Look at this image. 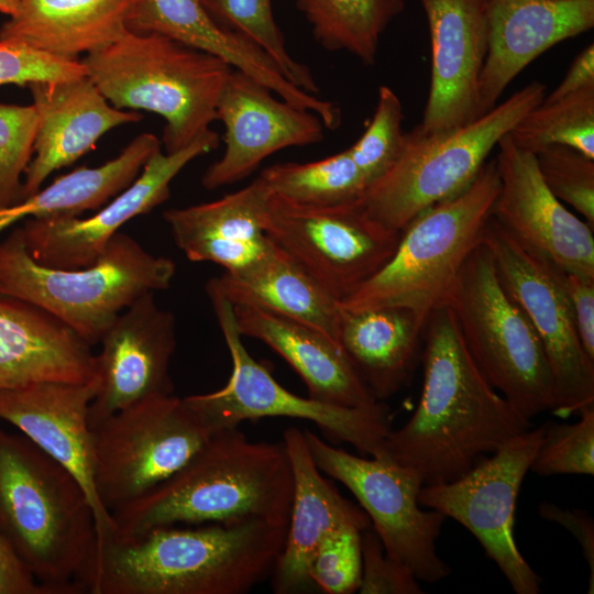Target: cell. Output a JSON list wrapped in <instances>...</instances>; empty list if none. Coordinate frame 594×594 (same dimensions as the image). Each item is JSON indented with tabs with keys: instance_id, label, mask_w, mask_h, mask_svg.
<instances>
[{
	"instance_id": "obj_15",
	"label": "cell",
	"mask_w": 594,
	"mask_h": 594,
	"mask_svg": "<svg viewBox=\"0 0 594 594\" xmlns=\"http://www.w3.org/2000/svg\"><path fill=\"white\" fill-rule=\"evenodd\" d=\"M483 244L498 278L535 329L551 372L556 404L565 418L594 405V360L585 352L572 309L543 263L519 245L492 218Z\"/></svg>"
},
{
	"instance_id": "obj_37",
	"label": "cell",
	"mask_w": 594,
	"mask_h": 594,
	"mask_svg": "<svg viewBox=\"0 0 594 594\" xmlns=\"http://www.w3.org/2000/svg\"><path fill=\"white\" fill-rule=\"evenodd\" d=\"M399 97L388 86L378 88L374 113L363 134L348 151L363 174L369 187L380 179L399 158L406 132Z\"/></svg>"
},
{
	"instance_id": "obj_5",
	"label": "cell",
	"mask_w": 594,
	"mask_h": 594,
	"mask_svg": "<svg viewBox=\"0 0 594 594\" xmlns=\"http://www.w3.org/2000/svg\"><path fill=\"white\" fill-rule=\"evenodd\" d=\"M81 62L113 107L154 112L165 120L166 153L186 147L210 129L232 72L220 58L165 35L130 30Z\"/></svg>"
},
{
	"instance_id": "obj_30",
	"label": "cell",
	"mask_w": 594,
	"mask_h": 594,
	"mask_svg": "<svg viewBox=\"0 0 594 594\" xmlns=\"http://www.w3.org/2000/svg\"><path fill=\"white\" fill-rule=\"evenodd\" d=\"M133 0H21L0 40L77 59L120 38Z\"/></svg>"
},
{
	"instance_id": "obj_47",
	"label": "cell",
	"mask_w": 594,
	"mask_h": 594,
	"mask_svg": "<svg viewBox=\"0 0 594 594\" xmlns=\"http://www.w3.org/2000/svg\"><path fill=\"white\" fill-rule=\"evenodd\" d=\"M590 84H594V45L591 43L572 61L564 78L542 101L561 99Z\"/></svg>"
},
{
	"instance_id": "obj_24",
	"label": "cell",
	"mask_w": 594,
	"mask_h": 594,
	"mask_svg": "<svg viewBox=\"0 0 594 594\" xmlns=\"http://www.w3.org/2000/svg\"><path fill=\"white\" fill-rule=\"evenodd\" d=\"M128 30L157 33L220 58L231 68L252 77L284 101L333 120L337 107L293 85L275 62L243 34L221 28L201 0H133Z\"/></svg>"
},
{
	"instance_id": "obj_11",
	"label": "cell",
	"mask_w": 594,
	"mask_h": 594,
	"mask_svg": "<svg viewBox=\"0 0 594 594\" xmlns=\"http://www.w3.org/2000/svg\"><path fill=\"white\" fill-rule=\"evenodd\" d=\"M91 430L96 493L109 514L175 474L211 436L174 394L135 403Z\"/></svg>"
},
{
	"instance_id": "obj_43",
	"label": "cell",
	"mask_w": 594,
	"mask_h": 594,
	"mask_svg": "<svg viewBox=\"0 0 594 594\" xmlns=\"http://www.w3.org/2000/svg\"><path fill=\"white\" fill-rule=\"evenodd\" d=\"M362 573L358 591L361 594H421L418 579L411 570L386 554L371 527L361 532Z\"/></svg>"
},
{
	"instance_id": "obj_46",
	"label": "cell",
	"mask_w": 594,
	"mask_h": 594,
	"mask_svg": "<svg viewBox=\"0 0 594 594\" xmlns=\"http://www.w3.org/2000/svg\"><path fill=\"white\" fill-rule=\"evenodd\" d=\"M0 594H48L0 534Z\"/></svg>"
},
{
	"instance_id": "obj_1",
	"label": "cell",
	"mask_w": 594,
	"mask_h": 594,
	"mask_svg": "<svg viewBox=\"0 0 594 594\" xmlns=\"http://www.w3.org/2000/svg\"><path fill=\"white\" fill-rule=\"evenodd\" d=\"M422 343L418 406L404 426L391 430L385 452L416 471L424 485H433L461 476L531 424L486 381L448 305L429 315Z\"/></svg>"
},
{
	"instance_id": "obj_23",
	"label": "cell",
	"mask_w": 594,
	"mask_h": 594,
	"mask_svg": "<svg viewBox=\"0 0 594 594\" xmlns=\"http://www.w3.org/2000/svg\"><path fill=\"white\" fill-rule=\"evenodd\" d=\"M28 87L37 127L33 155L23 176L22 199L40 190L53 172L88 153L108 131L142 118L135 111L113 107L87 75Z\"/></svg>"
},
{
	"instance_id": "obj_12",
	"label": "cell",
	"mask_w": 594,
	"mask_h": 594,
	"mask_svg": "<svg viewBox=\"0 0 594 594\" xmlns=\"http://www.w3.org/2000/svg\"><path fill=\"white\" fill-rule=\"evenodd\" d=\"M318 469L342 483L367 514L387 556L408 566L418 581L438 582L450 574L437 554L436 540L447 518L422 510L419 474L387 457H356L304 430Z\"/></svg>"
},
{
	"instance_id": "obj_16",
	"label": "cell",
	"mask_w": 594,
	"mask_h": 594,
	"mask_svg": "<svg viewBox=\"0 0 594 594\" xmlns=\"http://www.w3.org/2000/svg\"><path fill=\"white\" fill-rule=\"evenodd\" d=\"M220 138L211 129L173 153L154 151L139 176L91 217L28 219L21 228L25 246L37 263L63 270L94 264L119 229L170 196V183L195 158L216 150Z\"/></svg>"
},
{
	"instance_id": "obj_2",
	"label": "cell",
	"mask_w": 594,
	"mask_h": 594,
	"mask_svg": "<svg viewBox=\"0 0 594 594\" xmlns=\"http://www.w3.org/2000/svg\"><path fill=\"white\" fill-rule=\"evenodd\" d=\"M287 525L250 519L113 534L97 548L87 592L244 594L271 578Z\"/></svg>"
},
{
	"instance_id": "obj_42",
	"label": "cell",
	"mask_w": 594,
	"mask_h": 594,
	"mask_svg": "<svg viewBox=\"0 0 594 594\" xmlns=\"http://www.w3.org/2000/svg\"><path fill=\"white\" fill-rule=\"evenodd\" d=\"M87 75L81 61L57 57L23 44L0 40V86H29Z\"/></svg>"
},
{
	"instance_id": "obj_22",
	"label": "cell",
	"mask_w": 594,
	"mask_h": 594,
	"mask_svg": "<svg viewBox=\"0 0 594 594\" xmlns=\"http://www.w3.org/2000/svg\"><path fill=\"white\" fill-rule=\"evenodd\" d=\"M488 43L479 112L492 110L507 86L550 47L594 26V0H487Z\"/></svg>"
},
{
	"instance_id": "obj_29",
	"label": "cell",
	"mask_w": 594,
	"mask_h": 594,
	"mask_svg": "<svg viewBox=\"0 0 594 594\" xmlns=\"http://www.w3.org/2000/svg\"><path fill=\"white\" fill-rule=\"evenodd\" d=\"M427 319L398 306L340 308L338 342L377 400L389 398L410 380Z\"/></svg>"
},
{
	"instance_id": "obj_8",
	"label": "cell",
	"mask_w": 594,
	"mask_h": 594,
	"mask_svg": "<svg viewBox=\"0 0 594 594\" xmlns=\"http://www.w3.org/2000/svg\"><path fill=\"white\" fill-rule=\"evenodd\" d=\"M538 80L457 130L424 135L406 132L403 153L358 201L382 227L402 232L419 213L463 193L499 140L546 96Z\"/></svg>"
},
{
	"instance_id": "obj_33",
	"label": "cell",
	"mask_w": 594,
	"mask_h": 594,
	"mask_svg": "<svg viewBox=\"0 0 594 594\" xmlns=\"http://www.w3.org/2000/svg\"><path fill=\"white\" fill-rule=\"evenodd\" d=\"M315 40L329 52H346L375 64L382 34L403 12L404 0H296Z\"/></svg>"
},
{
	"instance_id": "obj_39",
	"label": "cell",
	"mask_w": 594,
	"mask_h": 594,
	"mask_svg": "<svg viewBox=\"0 0 594 594\" xmlns=\"http://www.w3.org/2000/svg\"><path fill=\"white\" fill-rule=\"evenodd\" d=\"M535 156L549 190L594 229V158L560 144L546 146Z\"/></svg>"
},
{
	"instance_id": "obj_18",
	"label": "cell",
	"mask_w": 594,
	"mask_h": 594,
	"mask_svg": "<svg viewBox=\"0 0 594 594\" xmlns=\"http://www.w3.org/2000/svg\"><path fill=\"white\" fill-rule=\"evenodd\" d=\"M99 343L90 427L135 403L173 394L169 363L176 348V319L157 305L154 293L124 309Z\"/></svg>"
},
{
	"instance_id": "obj_32",
	"label": "cell",
	"mask_w": 594,
	"mask_h": 594,
	"mask_svg": "<svg viewBox=\"0 0 594 594\" xmlns=\"http://www.w3.org/2000/svg\"><path fill=\"white\" fill-rule=\"evenodd\" d=\"M160 146L154 134H139L105 164L78 167L18 204L0 208V231L24 218L77 217L102 207L139 176Z\"/></svg>"
},
{
	"instance_id": "obj_31",
	"label": "cell",
	"mask_w": 594,
	"mask_h": 594,
	"mask_svg": "<svg viewBox=\"0 0 594 594\" xmlns=\"http://www.w3.org/2000/svg\"><path fill=\"white\" fill-rule=\"evenodd\" d=\"M231 304H248L306 323L338 342L339 300L275 243L254 263L208 280ZM339 343V342H338Z\"/></svg>"
},
{
	"instance_id": "obj_7",
	"label": "cell",
	"mask_w": 594,
	"mask_h": 594,
	"mask_svg": "<svg viewBox=\"0 0 594 594\" xmlns=\"http://www.w3.org/2000/svg\"><path fill=\"white\" fill-rule=\"evenodd\" d=\"M499 186L495 160L486 161L469 188L405 227L388 261L341 299L340 308L398 306L429 317L446 306L463 264L482 241Z\"/></svg>"
},
{
	"instance_id": "obj_13",
	"label": "cell",
	"mask_w": 594,
	"mask_h": 594,
	"mask_svg": "<svg viewBox=\"0 0 594 594\" xmlns=\"http://www.w3.org/2000/svg\"><path fill=\"white\" fill-rule=\"evenodd\" d=\"M543 427L512 438L453 481L422 485L418 502L460 522L479 540L517 594H538L540 579L514 538L521 483L539 450Z\"/></svg>"
},
{
	"instance_id": "obj_21",
	"label": "cell",
	"mask_w": 594,
	"mask_h": 594,
	"mask_svg": "<svg viewBox=\"0 0 594 594\" xmlns=\"http://www.w3.org/2000/svg\"><path fill=\"white\" fill-rule=\"evenodd\" d=\"M97 385L94 375L82 383L45 381L1 389L0 419L14 426L80 483L94 508L100 544L114 534V524L100 505L95 487L88 413Z\"/></svg>"
},
{
	"instance_id": "obj_34",
	"label": "cell",
	"mask_w": 594,
	"mask_h": 594,
	"mask_svg": "<svg viewBox=\"0 0 594 594\" xmlns=\"http://www.w3.org/2000/svg\"><path fill=\"white\" fill-rule=\"evenodd\" d=\"M260 177L272 194L311 207L358 202L369 188L348 148L319 161L274 164Z\"/></svg>"
},
{
	"instance_id": "obj_26",
	"label": "cell",
	"mask_w": 594,
	"mask_h": 594,
	"mask_svg": "<svg viewBox=\"0 0 594 594\" xmlns=\"http://www.w3.org/2000/svg\"><path fill=\"white\" fill-rule=\"evenodd\" d=\"M271 190L258 176L217 200L163 213L177 248L193 262H210L224 272L258 260L272 241L265 231Z\"/></svg>"
},
{
	"instance_id": "obj_6",
	"label": "cell",
	"mask_w": 594,
	"mask_h": 594,
	"mask_svg": "<svg viewBox=\"0 0 594 594\" xmlns=\"http://www.w3.org/2000/svg\"><path fill=\"white\" fill-rule=\"evenodd\" d=\"M175 263L147 252L118 232L91 265L76 270L42 265L30 255L21 228L0 243V297L50 314L90 346L117 317L147 293L169 288Z\"/></svg>"
},
{
	"instance_id": "obj_19",
	"label": "cell",
	"mask_w": 594,
	"mask_h": 594,
	"mask_svg": "<svg viewBox=\"0 0 594 594\" xmlns=\"http://www.w3.org/2000/svg\"><path fill=\"white\" fill-rule=\"evenodd\" d=\"M224 127V151L204 173L202 186L213 190L248 177L275 152L321 142L320 118L297 108L239 70H232L217 102Z\"/></svg>"
},
{
	"instance_id": "obj_27",
	"label": "cell",
	"mask_w": 594,
	"mask_h": 594,
	"mask_svg": "<svg viewBox=\"0 0 594 594\" xmlns=\"http://www.w3.org/2000/svg\"><path fill=\"white\" fill-rule=\"evenodd\" d=\"M233 312L240 334L262 341L280 355L306 384L308 397L341 407L380 402L340 344L321 331L253 305H233Z\"/></svg>"
},
{
	"instance_id": "obj_3",
	"label": "cell",
	"mask_w": 594,
	"mask_h": 594,
	"mask_svg": "<svg viewBox=\"0 0 594 594\" xmlns=\"http://www.w3.org/2000/svg\"><path fill=\"white\" fill-rule=\"evenodd\" d=\"M293 487L284 443L250 441L238 428L223 429L166 481L114 509V534L250 519L287 525Z\"/></svg>"
},
{
	"instance_id": "obj_25",
	"label": "cell",
	"mask_w": 594,
	"mask_h": 594,
	"mask_svg": "<svg viewBox=\"0 0 594 594\" xmlns=\"http://www.w3.org/2000/svg\"><path fill=\"white\" fill-rule=\"evenodd\" d=\"M283 443L293 471V498L283 550L271 575L276 594L306 593L315 588L309 565L315 551L331 532L346 527H371L367 514L343 497L316 465L304 430L289 427Z\"/></svg>"
},
{
	"instance_id": "obj_14",
	"label": "cell",
	"mask_w": 594,
	"mask_h": 594,
	"mask_svg": "<svg viewBox=\"0 0 594 594\" xmlns=\"http://www.w3.org/2000/svg\"><path fill=\"white\" fill-rule=\"evenodd\" d=\"M265 231L339 301L388 261L402 234L375 222L359 202L311 207L272 193Z\"/></svg>"
},
{
	"instance_id": "obj_20",
	"label": "cell",
	"mask_w": 594,
	"mask_h": 594,
	"mask_svg": "<svg viewBox=\"0 0 594 594\" xmlns=\"http://www.w3.org/2000/svg\"><path fill=\"white\" fill-rule=\"evenodd\" d=\"M431 43L430 87L420 124L443 134L480 118L479 86L487 54V0H419Z\"/></svg>"
},
{
	"instance_id": "obj_38",
	"label": "cell",
	"mask_w": 594,
	"mask_h": 594,
	"mask_svg": "<svg viewBox=\"0 0 594 594\" xmlns=\"http://www.w3.org/2000/svg\"><path fill=\"white\" fill-rule=\"evenodd\" d=\"M574 424L548 421L530 470L540 476L594 474V405Z\"/></svg>"
},
{
	"instance_id": "obj_36",
	"label": "cell",
	"mask_w": 594,
	"mask_h": 594,
	"mask_svg": "<svg viewBox=\"0 0 594 594\" xmlns=\"http://www.w3.org/2000/svg\"><path fill=\"white\" fill-rule=\"evenodd\" d=\"M215 19L228 24L257 46L278 66L296 87L316 95L319 88L307 65L296 61L287 51L285 38L276 24L272 0H201Z\"/></svg>"
},
{
	"instance_id": "obj_35",
	"label": "cell",
	"mask_w": 594,
	"mask_h": 594,
	"mask_svg": "<svg viewBox=\"0 0 594 594\" xmlns=\"http://www.w3.org/2000/svg\"><path fill=\"white\" fill-rule=\"evenodd\" d=\"M520 148L536 154L568 145L594 158V84L528 111L508 133Z\"/></svg>"
},
{
	"instance_id": "obj_45",
	"label": "cell",
	"mask_w": 594,
	"mask_h": 594,
	"mask_svg": "<svg viewBox=\"0 0 594 594\" xmlns=\"http://www.w3.org/2000/svg\"><path fill=\"white\" fill-rule=\"evenodd\" d=\"M539 515L561 525L578 540L582 553L588 564L591 578L588 593L594 590V521L591 515L581 509H562L552 503H541Z\"/></svg>"
},
{
	"instance_id": "obj_10",
	"label": "cell",
	"mask_w": 594,
	"mask_h": 594,
	"mask_svg": "<svg viewBox=\"0 0 594 594\" xmlns=\"http://www.w3.org/2000/svg\"><path fill=\"white\" fill-rule=\"evenodd\" d=\"M206 292L229 350L232 371L223 387L184 397V402L210 435L238 428L245 420L287 417L315 424L328 440L349 443L363 455L386 457L392 414L384 402L369 407H341L289 392L249 353L237 328L233 305L215 289L206 287Z\"/></svg>"
},
{
	"instance_id": "obj_44",
	"label": "cell",
	"mask_w": 594,
	"mask_h": 594,
	"mask_svg": "<svg viewBox=\"0 0 594 594\" xmlns=\"http://www.w3.org/2000/svg\"><path fill=\"white\" fill-rule=\"evenodd\" d=\"M538 258L565 296L572 309L582 345L587 355L594 360V279Z\"/></svg>"
},
{
	"instance_id": "obj_4",
	"label": "cell",
	"mask_w": 594,
	"mask_h": 594,
	"mask_svg": "<svg viewBox=\"0 0 594 594\" xmlns=\"http://www.w3.org/2000/svg\"><path fill=\"white\" fill-rule=\"evenodd\" d=\"M0 534L48 594L88 591L98 546L88 495L30 439L2 428Z\"/></svg>"
},
{
	"instance_id": "obj_28",
	"label": "cell",
	"mask_w": 594,
	"mask_h": 594,
	"mask_svg": "<svg viewBox=\"0 0 594 594\" xmlns=\"http://www.w3.org/2000/svg\"><path fill=\"white\" fill-rule=\"evenodd\" d=\"M95 374L91 346L30 304L0 297V391L45 381L82 383Z\"/></svg>"
},
{
	"instance_id": "obj_40",
	"label": "cell",
	"mask_w": 594,
	"mask_h": 594,
	"mask_svg": "<svg viewBox=\"0 0 594 594\" xmlns=\"http://www.w3.org/2000/svg\"><path fill=\"white\" fill-rule=\"evenodd\" d=\"M36 127L33 105L0 102V208L22 200V176L33 155Z\"/></svg>"
},
{
	"instance_id": "obj_17",
	"label": "cell",
	"mask_w": 594,
	"mask_h": 594,
	"mask_svg": "<svg viewBox=\"0 0 594 594\" xmlns=\"http://www.w3.org/2000/svg\"><path fill=\"white\" fill-rule=\"evenodd\" d=\"M497 147L501 186L492 218L532 255L594 279V229L549 190L534 153L509 134Z\"/></svg>"
},
{
	"instance_id": "obj_41",
	"label": "cell",
	"mask_w": 594,
	"mask_h": 594,
	"mask_svg": "<svg viewBox=\"0 0 594 594\" xmlns=\"http://www.w3.org/2000/svg\"><path fill=\"white\" fill-rule=\"evenodd\" d=\"M361 530L341 528L329 534L315 551L309 576L315 587L328 594L358 591L362 573Z\"/></svg>"
},
{
	"instance_id": "obj_9",
	"label": "cell",
	"mask_w": 594,
	"mask_h": 594,
	"mask_svg": "<svg viewBox=\"0 0 594 594\" xmlns=\"http://www.w3.org/2000/svg\"><path fill=\"white\" fill-rule=\"evenodd\" d=\"M447 305L469 353L499 394L530 420L553 409V381L542 344L503 287L482 241L463 264Z\"/></svg>"
},
{
	"instance_id": "obj_48",
	"label": "cell",
	"mask_w": 594,
	"mask_h": 594,
	"mask_svg": "<svg viewBox=\"0 0 594 594\" xmlns=\"http://www.w3.org/2000/svg\"><path fill=\"white\" fill-rule=\"evenodd\" d=\"M21 0H0V12L11 16L18 9Z\"/></svg>"
}]
</instances>
